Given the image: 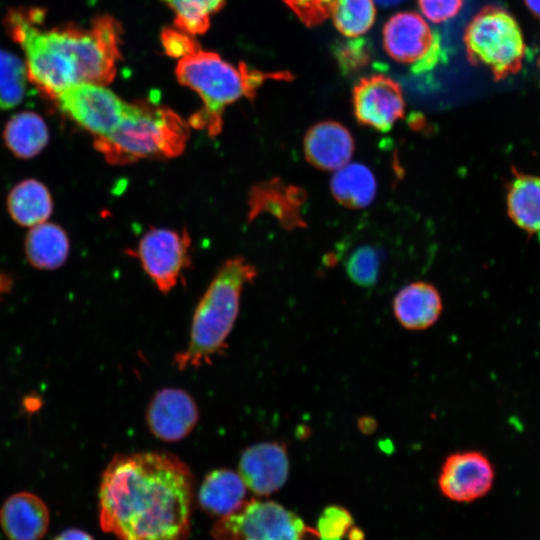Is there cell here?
<instances>
[{
	"mask_svg": "<svg viewBox=\"0 0 540 540\" xmlns=\"http://www.w3.org/2000/svg\"><path fill=\"white\" fill-rule=\"evenodd\" d=\"M194 479L177 456L162 451L116 455L98 493L101 529L117 540H186Z\"/></svg>",
	"mask_w": 540,
	"mask_h": 540,
	"instance_id": "1",
	"label": "cell"
},
{
	"mask_svg": "<svg viewBox=\"0 0 540 540\" xmlns=\"http://www.w3.org/2000/svg\"><path fill=\"white\" fill-rule=\"evenodd\" d=\"M40 10H14L7 17L12 38L25 55L28 79L56 99L80 83L109 84L120 59V24L111 16L95 18L89 28L40 27Z\"/></svg>",
	"mask_w": 540,
	"mask_h": 540,
	"instance_id": "2",
	"label": "cell"
},
{
	"mask_svg": "<svg viewBox=\"0 0 540 540\" xmlns=\"http://www.w3.org/2000/svg\"><path fill=\"white\" fill-rule=\"evenodd\" d=\"M256 274L255 267L240 257L220 267L194 311L186 348L174 357L178 369L209 364L224 350L239 314L242 291Z\"/></svg>",
	"mask_w": 540,
	"mask_h": 540,
	"instance_id": "3",
	"label": "cell"
},
{
	"mask_svg": "<svg viewBox=\"0 0 540 540\" xmlns=\"http://www.w3.org/2000/svg\"><path fill=\"white\" fill-rule=\"evenodd\" d=\"M176 76L203 102L200 111L191 116L189 126L217 136L222 130V114L228 105L242 97L252 99L266 79H288L289 73H263L244 63L236 67L216 53L198 49L179 59Z\"/></svg>",
	"mask_w": 540,
	"mask_h": 540,
	"instance_id": "4",
	"label": "cell"
},
{
	"mask_svg": "<svg viewBox=\"0 0 540 540\" xmlns=\"http://www.w3.org/2000/svg\"><path fill=\"white\" fill-rule=\"evenodd\" d=\"M189 124L163 106L129 104V108L107 136L94 145L111 164L123 165L144 158L176 157L186 146Z\"/></svg>",
	"mask_w": 540,
	"mask_h": 540,
	"instance_id": "5",
	"label": "cell"
},
{
	"mask_svg": "<svg viewBox=\"0 0 540 540\" xmlns=\"http://www.w3.org/2000/svg\"><path fill=\"white\" fill-rule=\"evenodd\" d=\"M464 44L469 62L486 67L496 80L519 72L526 55L518 22L498 6H486L471 19Z\"/></svg>",
	"mask_w": 540,
	"mask_h": 540,
	"instance_id": "6",
	"label": "cell"
},
{
	"mask_svg": "<svg viewBox=\"0 0 540 540\" xmlns=\"http://www.w3.org/2000/svg\"><path fill=\"white\" fill-rule=\"evenodd\" d=\"M303 520L274 501L252 499L219 518L211 530L214 540H304Z\"/></svg>",
	"mask_w": 540,
	"mask_h": 540,
	"instance_id": "7",
	"label": "cell"
},
{
	"mask_svg": "<svg viewBox=\"0 0 540 540\" xmlns=\"http://www.w3.org/2000/svg\"><path fill=\"white\" fill-rule=\"evenodd\" d=\"M386 53L415 73L434 68L441 58V41L428 23L415 12L393 15L383 28Z\"/></svg>",
	"mask_w": 540,
	"mask_h": 540,
	"instance_id": "8",
	"label": "cell"
},
{
	"mask_svg": "<svg viewBox=\"0 0 540 540\" xmlns=\"http://www.w3.org/2000/svg\"><path fill=\"white\" fill-rule=\"evenodd\" d=\"M55 100L63 113L96 138L109 135L129 108L111 90L91 83L71 86Z\"/></svg>",
	"mask_w": 540,
	"mask_h": 540,
	"instance_id": "9",
	"label": "cell"
},
{
	"mask_svg": "<svg viewBox=\"0 0 540 540\" xmlns=\"http://www.w3.org/2000/svg\"><path fill=\"white\" fill-rule=\"evenodd\" d=\"M191 239L186 231L152 228L137 248L144 271L162 293H169L189 266Z\"/></svg>",
	"mask_w": 540,
	"mask_h": 540,
	"instance_id": "10",
	"label": "cell"
},
{
	"mask_svg": "<svg viewBox=\"0 0 540 540\" xmlns=\"http://www.w3.org/2000/svg\"><path fill=\"white\" fill-rule=\"evenodd\" d=\"M353 112L359 124L386 132L405 112L401 86L383 74L361 78L352 90Z\"/></svg>",
	"mask_w": 540,
	"mask_h": 540,
	"instance_id": "11",
	"label": "cell"
},
{
	"mask_svg": "<svg viewBox=\"0 0 540 540\" xmlns=\"http://www.w3.org/2000/svg\"><path fill=\"white\" fill-rule=\"evenodd\" d=\"M494 481L489 459L479 451L450 454L443 462L438 487L443 496L455 502H471L486 495Z\"/></svg>",
	"mask_w": 540,
	"mask_h": 540,
	"instance_id": "12",
	"label": "cell"
},
{
	"mask_svg": "<svg viewBox=\"0 0 540 540\" xmlns=\"http://www.w3.org/2000/svg\"><path fill=\"white\" fill-rule=\"evenodd\" d=\"M199 418L197 405L190 394L179 388H163L149 402L146 422L150 432L165 442L186 438Z\"/></svg>",
	"mask_w": 540,
	"mask_h": 540,
	"instance_id": "13",
	"label": "cell"
},
{
	"mask_svg": "<svg viewBox=\"0 0 540 540\" xmlns=\"http://www.w3.org/2000/svg\"><path fill=\"white\" fill-rule=\"evenodd\" d=\"M239 475L246 487L258 496L279 490L289 475L286 446L279 442H260L241 452Z\"/></svg>",
	"mask_w": 540,
	"mask_h": 540,
	"instance_id": "14",
	"label": "cell"
},
{
	"mask_svg": "<svg viewBox=\"0 0 540 540\" xmlns=\"http://www.w3.org/2000/svg\"><path fill=\"white\" fill-rule=\"evenodd\" d=\"M354 152V140L349 130L336 121L313 125L304 137V154L314 167L336 171L349 163Z\"/></svg>",
	"mask_w": 540,
	"mask_h": 540,
	"instance_id": "15",
	"label": "cell"
},
{
	"mask_svg": "<svg viewBox=\"0 0 540 540\" xmlns=\"http://www.w3.org/2000/svg\"><path fill=\"white\" fill-rule=\"evenodd\" d=\"M49 521L45 502L30 492L11 495L0 509V525L9 540H40Z\"/></svg>",
	"mask_w": 540,
	"mask_h": 540,
	"instance_id": "16",
	"label": "cell"
},
{
	"mask_svg": "<svg viewBox=\"0 0 540 540\" xmlns=\"http://www.w3.org/2000/svg\"><path fill=\"white\" fill-rule=\"evenodd\" d=\"M443 308L439 291L430 283L418 281L403 287L393 299V313L408 330H425L439 319Z\"/></svg>",
	"mask_w": 540,
	"mask_h": 540,
	"instance_id": "17",
	"label": "cell"
},
{
	"mask_svg": "<svg viewBox=\"0 0 540 540\" xmlns=\"http://www.w3.org/2000/svg\"><path fill=\"white\" fill-rule=\"evenodd\" d=\"M303 200L302 191L278 180L257 184L249 194V217L267 212L286 228L298 227L303 225L300 215Z\"/></svg>",
	"mask_w": 540,
	"mask_h": 540,
	"instance_id": "18",
	"label": "cell"
},
{
	"mask_svg": "<svg viewBox=\"0 0 540 540\" xmlns=\"http://www.w3.org/2000/svg\"><path fill=\"white\" fill-rule=\"evenodd\" d=\"M246 488L239 474L229 469H216L205 476L198 502L205 512L222 518L245 503Z\"/></svg>",
	"mask_w": 540,
	"mask_h": 540,
	"instance_id": "19",
	"label": "cell"
},
{
	"mask_svg": "<svg viewBox=\"0 0 540 540\" xmlns=\"http://www.w3.org/2000/svg\"><path fill=\"white\" fill-rule=\"evenodd\" d=\"M510 219L528 234H540V177L514 172L506 194Z\"/></svg>",
	"mask_w": 540,
	"mask_h": 540,
	"instance_id": "20",
	"label": "cell"
},
{
	"mask_svg": "<svg viewBox=\"0 0 540 540\" xmlns=\"http://www.w3.org/2000/svg\"><path fill=\"white\" fill-rule=\"evenodd\" d=\"M69 239L57 224L43 222L32 226L25 238V253L31 265L42 270L62 266L69 255Z\"/></svg>",
	"mask_w": 540,
	"mask_h": 540,
	"instance_id": "21",
	"label": "cell"
},
{
	"mask_svg": "<svg viewBox=\"0 0 540 540\" xmlns=\"http://www.w3.org/2000/svg\"><path fill=\"white\" fill-rule=\"evenodd\" d=\"M11 218L21 226L32 227L46 222L53 211V201L48 188L36 179L17 183L7 198Z\"/></svg>",
	"mask_w": 540,
	"mask_h": 540,
	"instance_id": "22",
	"label": "cell"
},
{
	"mask_svg": "<svg viewBox=\"0 0 540 540\" xmlns=\"http://www.w3.org/2000/svg\"><path fill=\"white\" fill-rule=\"evenodd\" d=\"M3 138L8 149L20 159L38 155L48 144L49 130L44 119L35 112L24 111L7 122Z\"/></svg>",
	"mask_w": 540,
	"mask_h": 540,
	"instance_id": "23",
	"label": "cell"
},
{
	"mask_svg": "<svg viewBox=\"0 0 540 540\" xmlns=\"http://www.w3.org/2000/svg\"><path fill=\"white\" fill-rule=\"evenodd\" d=\"M330 189L334 198L349 208H364L376 196L377 184L373 172L361 163H348L335 171Z\"/></svg>",
	"mask_w": 540,
	"mask_h": 540,
	"instance_id": "24",
	"label": "cell"
},
{
	"mask_svg": "<svg viewBox=\"0 0 540 540\" xmlns=\"http://www.w3.org/2000/svg\"><path fill=\"white\" fill-rule=\"evenodd\" d=\"M330 16L342 35L356 38L371 28L376 9L373 0H335Z\"/></svg>",
	"mask_w": 540,
	"mask_h": 540,
	"instance_id": "25",
	"label": "cell"
},
{
	"mask_svg": "<svg viewBox=\"0 0 540 540\" xmlns=\"http://www.w3.org/2000/svg\"><path fill=\"white\" fill-rule=\"evenodd\" d=\"M175 13V25L187 34H202L225 0H164Z\"/></svg>",
	"mask_w": 540,
	"mask_h": 540,
	"instance_id": "26",
	"label": "cell"
},
{
	"mask_svg": "<svg viewBox=\"0 0 540 540\" xmlns=\"http://www.w3.org/2000/svg\"><path fill=\"white\" fill-rule=\"evenodd\" d=\"M27 79L25 63L0 49V109H11L23 100Z\"/></svg>",
	"mask_w": 540,
	"mask_h": 540,
	"instance_id": "27",
	"label": "cell"
},
{
	"mask_svg": "<svg viewBox=\"0 0 540 540\" xmlns=\"http://www.w3.org/2000/svg\"><path fill=\"white\" fill-rule=\"evenodd\" d=\"M382 253L372 245L355 248L345 262L349 278L361 287L373 286L379 276Z\"/></svg>",
	"mask_w": 540,
	"mask_h": 540,
	"instance_id": "28",
	"label": "cell"
},
{
	"mask_svg": "<svg viewBox=\"0 0 540 540\" xmlns=\"http://www.w3.org/2000/svg\"><path fill=\"white\" fill-rule=\"evenodd\" d=\"M316 528L313 532L321 540H342L346 535L350 536L355 527L348 510L332 505L325 508L318 519Z\"/></svg>",
	"mask_w": 540,
	"mask_h": 540,
	"instance_id": "29",
	"label": "cell"
},
{
	"mask_svg": "<svg viewBox=\"0 0 540 540\" xmlns=\"http://www.w3.org/2000/svg\"><path fill=\"white\" fill-rule=\"evenodd\" d=\"M335 0H284L290 10L307 27H314L330 17Z\"/></svg>",
	"mask_w": 540,
	"mask_h": 540,
	"instance_id": "30",
	"label": "cell"
},
{
	"mask_svg": "<svg viewBox=\"0 0 540 540\" xmlns=\"http://www.w3.org/2000/svg\"><path fill=\"white\" fill-rule=\"evenodd\" d=\"M464 0H418L423 15L434 23L454 17L462 8Z\"/></svg>",
	"mask_w": 540,
	"mask_h": 540,
	"instance_id": "31",
	"label": "cell"
},
{
	"mask_svg": "<svg viewBox=\"0 0 540 540\" xmlns=\"http://www.w3.org/2000/svg\"><path fill=\"white\" fill-rule=\"evenodd\" d=\"M161 39L166 53L172 57L182 58L200 49L198 43L183 31L167 28Z\"/></svg>",
	"mask_w": 540,
	"mask_h": 540,
	"instance_id": "32",
	"label": "cell"
},
{
	"mask_svg": "<svg viewBox=\"0 0 540 540\" xmlns=\"http://www.w3.org/2000/svg\"><path fill=\"white\" fill-rule=\"evenodd\" d=\"M338 59L343 71L356 69L367 62V48L359 39L349 41L340 50Z\"/></svg>",
	"mask_w": 540,
	"mask_h": 540,
	"instance_id": "33",
	"label": "cell"
},
{
	"mask_svg": "<svg viewBox=\"0 0 540 540\" xmlns=\"http://www.w3.org/2000/svg\"><path fill=\"white\" fill-rule=\"evenodd\" d=\"M53 540H94L87 532L80 529H67L57 535Z\"/></svg>",
	"mask_w": 540,
	"mask_h": 540,
	"instance_id": "34",
	"label": "cell"
},
{
	"mask_svg": "<svg viewBox=\"0 0 540 540\" xmlns=\"http://www.w3.org/2000/svg\"><path fill=\"white\" fill-rule=\"evenodd\" d=\"M358 427L361 432L369 434L372 433L376 428V422L370 417H364L359 419Z\"/></svg>",
	"mask_w": 540,
	"mask_h": 540,
	"instance_id": "35",
	"label": "cell"
},
{
	"mask_svg": "<svg viewBox=\"0 0 540 540\" xmlns=\"http://www.w3.org/2000/svg\"><path fill=\"white\" fill-rule=\"evenodd\" d=\"M528 10L537 18H540V0H523Z\"/></svg>",
	"mask_w": 540,
	"mask_h": 540,
	"instance_id": "36",
	"label": "cell"
},
{
	"mask_svg": "<svg viewBox=\"0 0 540 540\" xmlns=\"http://www.w3.org/2000/svg\"><path fill=\"white\" fill-rule=\"evenodd\" d=\"M373 1L378 3L380 6L390 7V6L398 5L404 2L405 0H373Z\"/></svg>",
	"mask_w": 540,
	"mask_h": 540,
	"instance_id": "37",
	"label": "cell"
}]
</instances>
